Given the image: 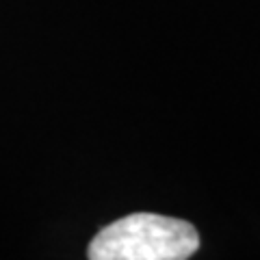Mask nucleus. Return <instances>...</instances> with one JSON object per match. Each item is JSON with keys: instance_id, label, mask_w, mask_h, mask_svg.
I'll list each match as a JSON object with an SVG mask.
<instances>
[{"instance_id": "nucleus-1", "label": "nucleus", "mask_w": 260, "mask_h": 260, "mask_svg": "<svg viewBox=\"0 0 260 260\" xmlns=\"http://www.w3.org/2000/svg\"><path fill=\"white\" fill-rule=\"evenodd\" d=\"M198 247L200 234L189 221L135 213L102 228L87 256L91 260H184Z\"/></svg>"}]
</instances>
